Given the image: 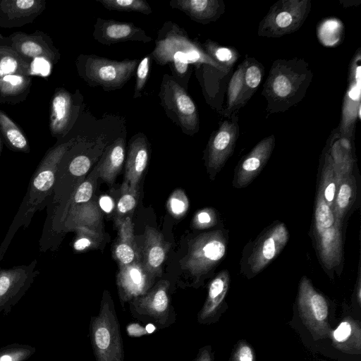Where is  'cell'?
<instances>
[{
  "instance_id": "8fae6325",
  "label": "cell",
  "mask_w": 361,
  "mask_h": 361,
  "mask_svg": "<svg viewBox=\"0 0 361 361\" xmlns=\"http://www.w3.org/2000/svg\"><path fill=\"white\" fill-rule=\"evenodd\" d=\"M159 97L166 113L188 135H192L199 130L198 111L194 102L185 89L174 78L164 75Z\"/></svg>"
},
{
  "instance_id": "ffe728a7",
  "label": "cell",
  "mask_w": 361,
  "mask_h": 361,
  "mask_svg": "<svg viewBox=\"0 0 361 361\" xmlns=\"http://www.w3.org/2000/svg\"><path fill=\"white\" fill-rule=\"evenodd\" d=\"M49 109L50 133L53 137H63L71 128L78 113L73 95L63 88L56 89Z\"/></svg>"
},
{
  "instance_id": "836d02e7",
  "label": "cell",
  "mask_w": 361,
  "mask_h": 361,
  "mask_svg": "<svg viewBox=\"0 0 361 361\" xmlns=\"http://www.w3.org/2000/svg\"><path fill=\"white\" fill-rule=\"evenodd\" d=\"M342 179L338 175L329 150L326 152L322 169L319 190L328 205L332 209L338 187Z\"/></svg>"
},
{
  "instance_id": "8992f818",
  "label": "cell",
  "mask_w": 361,
  "mask_h": 361,
  "mask_svg": "<svg viewBox=\"0 0 361 361\" xmlns=\"http://www.w3.org/2000/svg\"><path fill=\"white\" fill-rule=\"evenodd\" d=\"M228 233L214 230L201 233L193 238L187 255L180 261L181 268L190 272L199 283L213 271L226 254Z\"/></svg>"
},
{
  "instance_id": "ab89813d",
  "label": "cell",
  "mask_w": 361,
  "mask_h": 361,
  "mask_svg": "<svg viewBox=\"0 0 361 361\" xmlns=\"http://www.w3.org/2000/svg\"><path fill=\"white\" fill-rule=\"evenodd\" d=\"M137 197V191L130 188L127 182H123L121 186V195L117 203V214L118 218H123L126 214L134 209Z\"/></svg>"
},
{
  "instance_id": "681fc988",
  "label": "cell",
  "mask_w": 361,
  "mask_h": 361,
  "mask_svg": "<svg viewBox=\"0 0 361 361\" xmlns=\"http://www.w3.org/2000/svg\"><path fill=\"white\" fill-rule=\"evenodd\" d=\"M355 298L357 299V301L360 305L361 304V286H360V269L358 272L357 279L355 284Z\"/></svg>"
},
{
  "instance_id": "4fadbf2b",
  "label": "cell",
  "mask_w": 361,
  "mask_h": 361,
  "mask_svg": "<svg viewBox=\"0 0 361 361\" xmlns=\"http://www.w3.org/2000/svg\"><path fill=\"white\" fill-rule=\"evenodd\" d=\"M37 259L28 264L4 269L0 267V312L8 314L39 274Z\"/></svg>"
},
{
  "instance_id": "52a82bcc",
  "label": "cell",
  "mask_w": 361,
  "mask_h": 361,
  "mask_svg": "<svg viewBox=\"0 0 361 361\" xmlns=\"http://www.w3.org/2000/svg\"><path fill=\"white\" fill-rule=\"evenodd\" d=\"M137 60L115 61L96 55H80L77 60L79 75L91 86L105 90L121 88L134 75Z\"/></svg>"
},
{
  "instance_id": "f907efd6",
  "label": "cell",
  "mask_w": 361,
  "mask_h": 361,
  "mask_svg": "<svg viewBox=\"0 0 361 361\" xmlns=\"http://www.w3.org/2000/svg\"><path fill=\"white\" fill-rule=\"evenodd\" d=\"M2 147H3V140H2L1 136L0 135V158H1V152H2Z\"/></svg>"
},
{
  "instance_id": "603a6c76",
  "label": "cell",
  "mask_w": 361,
  "mask_h": 361,
  "mask_svg": "<svg viewBox=\"0 0 361 361\" xmlns=\"http://www.w3.org/2000/svg\"><path fill=\"white\" fill-rule=\"evenodd\" d=\"M149 159L147 139L142 134L137 135L130 141L126 164L125 182L130 188L137 191L142 175L146 169Z\"/></svg>"
},
{
  "instance_id": "8d00e7d4",
  "label": "cell",
  "mask_w": 361,
  "mask_h": 361,
  "mask_svg": "<svg viewBox=\"0 0 361 361\" xmlns=\"http://www.w3.org/2000/svg\"><path fill=\"white\" fill-rule=\"evenodd\" d=\"M104 7L109 10L118 11H135L149 15L152 8L144 0H97Z\"/></svg>"
},
{
  "instance_id": "9a60e30c",
  "label": "cell",
  "mask_w": 361,
  "mask_h": 361,
  "mask_svg": "<svg viewBox=\"0 0 361 361\" xmlns=\"http://www.w3.org/2000/svg\"><path fill=\"white\" fill-rule=\"evenodd\" d=\"M4 39L16 52L32 61L40 59L52 65L60 59L61 54L51 39L42 31L32 34L15 32Z\"/></svg>"
},
{
  "instance_id": "e0dca14e",
  "label": "cell",
  "mask_w": 361,
  "mask_h": 361,
  "mask_svg": "<svg viewBox=\"0 0 361 361\" xmlns=\"http://www.w3.org/2000/svg\"><path fill=\"white\" fill-rule=\"evenodd\" d=\"M275 142V136L269 135L261 140L240 159L232 181L235 188H245L258 176L270 158Z\"/></svg>"
},
{
  "instance_id": "44dd1931",
  "label": "cell",
  "mask_w": 361,
  "mask_h": 361,
  "mask_svg": "<svg viewBox=\"0 0 361 361\" xmlns=\"http://www.w3.org/2000/svg\"><path fill=\"white\" fill-rule=\"evenodd\" d=\"M229 284L230 275L227 270H222L210 281L205 302L197 314L199 324H209L218 320L225 305Z\"/></svg>"
},
{
  "instance_id": "f6af8a7d",
  "label": "cell",
  "mask_w": 361,
  "mask_h": 361,
  "mask_svg": "<svg viewBox=\"0 0 361 361\" xmlns=\"http://www.w3.org/2000/svg\"><path fill=\"white\" fill-rule=\"evenodd\" d=\"M255 353L245 341H240L235 345L230 361H255Z\"/></svg>"
},
{
  "instance_id": "4dcf8cb0",
  "label": "cell",
  "mask_w": 361,
  "mask_h": 361,
  "mask_svg": "<svg viewBox=\"0 0 361 361\" xmlns=\"http://www.w3.org/2000/svg\"><path fill=\"white\" fill-rule=\"evenodd\" d=\"M356 195V180L355 176L351 174L341 181L332 207L336 223L341 228L346 214L355 200Z\"/></svg>"
},
{
  "instance_id": "7c38bea8",
  "label": "cell",
  "mask_w": 361,
  "mask_h": 361,
  "mask_svg": "<svg viewBox=\"0 0 361 361\" xmlns=\"http://www.w3.org/2000/svg\"><path fill=\"white\" fill-rule=\"evenodd\" d=\"M237 113L221 122L208 142L205 164L211 178L215 177L233 152L240 133Z\"/></svg>"
},
{
  "instance_id": "bcb514c9",
  "label": "cell",
  "mask_w": 361,
  "mask_h": 361,
  "mask_svg": "<svg viewBox=\"0 0 361 361\" xmlns=\"http://www.w3.org/2000/svg\"><path fill=\"white\" fill-rule=\"evenodd\" d=\"M91 162L90 159L85 155L75 157L70 162L68 171L74 176H82L90 169Z\"/></svg>"
},
{
  "instance_id": "7bdbcfd3",
  "label": "cell",
  "mask_w": 361,
  "mask_h": 361,
  "mask_svg": "<svg viewBox=\"0 0 361 361\" xmlns=\"http://www.w3.org/2000/svg\"><path fill=\"white\" fill-rule=\"evenodd\" d=\"M188 206V200L181 190L174 191L168 202L170 212L173 215L178 217L183 216L187 212Z\"/></svg>"
},
{
  "instance_id": "c3c4849f",
  "label": "cell",
  "mask_w": 361,
  "mask_h": 361,
  "mask_svg": "<svg viewBox=\"0 0 361 361\" xmlns=\"http://www.w3.org/2000/svg\"><path fill=\"white\" fill-rule=\"evenodd\" d=\"M99 205L104 212H111L114 207V202L111 197L102 196L99 200Z\"/></svg>"
},
{
  "instance_id": "83f0119b",
  "label": "cell",
  "mask_w": 361,
  "mask_h": 361,
  "mask_svg": "<svg viewBox=\"0 0 361 361\" xmlns=\"http://www.w3.org/2000/svg\"><path fill=\"white\" fill-rule=\"evenodd\" d=\"M125 140L118 137L106 149L96 172L108 184H113L122 169L125 159Z\"/></svg>"
},
{
  "instance_id": "f1b7e54d",
  "label": "cell",
  "mask_w": 361,
  "mask_h": 361,
  "mask_svg": "<svg viewBox=\"0 0 361 361\" xmlns=\"http://www.w3.org/2000/svg\"><path fill=\"white\" fill-rule=\"evenodd\" d=\"M32 85L31 75H7L0 79V103L16 104L27 97Z\"/></svg>"
},
{
  "instance_id": "60d3db41",
  "label": "cell",
  "mask_w": 361,
  "mask_h": 361,
  "mask_svg": "<svg viewBox=\"0 0 361 361\" xmlns=\"http://www.w3.org/2000/svg\"><path fill=\"white\" fill-rule=\"evenodd\" d=\"M151 54L147 55L138 63L136 68V81L133 97H140L149 75Z\"/></svg>"
},
{
  "instance_id": "3957f363",
  "label": "cell",
  "mask_w": 361,
  "mask_h": 361,
  "mask_svg": "<svg viewBox=\"0 0 361 361\" xmlns=\"http://www.w3.org/2000/svg\"><path fill=\"white\" fill-rule=\"evenodd\" d=\"M151 56L159 65L169 64L174 75L180 80L190 73V64L196 66L207 64L224 73H228L210 58L200 44L190 39L185 30L173 22H166L159 32Z\"/></svg>"
},
{
  "instance_id": "5b68a950",
  "label": "cell",
  "mask_w": 361,
  "mask_h": 361,
  "mask_svg": "<svg viewBox=\"0 0 361 361\" xmlns=\"http://www.w3.org/2000/svg\"><path fill=\"white\" fill-rule=\"evenodd\" d=\"M289 232L283 222L275 221L265 228L243 249L240 273L248 279L259 274L286 246Z\"/></svg>"
},
{
  "instance_id": "7402d4cb",
  "label": "cell",
  "mask_w": 361,
  "mask_h": 361,
  "mask_svg": "<svg viewBox=\"0 0 361 361\" xmlns=\"http://www.w3.org/2000/svg\"><path fill=\"white\" fill-rule=\"evenodd\" d=\"M169 247L170 244L165 241L161 233L152 227H146L141 262L154 278L161 274V267Z\"/></svg>"
},
{
  "instance_id": "d6a6232c",
  "label": "cell",
  "mask_w": 361,
  "mask_h": 361,
  "mask_svg": "<svg viewBox=\"0 0 361 361\" xmlns=\"http://www.w3.org/2000/svg\"><path fill=\"white\" fill-rule=\"evenodd\" d=\"M0 135L9 149L26 154L30 152L29 142L23 131L1 109Z\"/></svg>"
},
{
  "instance_id": "b9f144b4",
  "label": "cell",
  "mask_w": 361,
  "mask_h": 361,
  "mask_svg": "<svg viewBox=\"0 0 361 361\" xmlns=\"http://www.w3.org/2000/svg\"><path fill=\"white\" fill-rule=\"evenodd\" d=\"M217 221L216 211L212 208H204L195 214L192 219V226L197 229H204L214 226Z\"/></svg>"
},
{
  "instance_id": "2e32d148",
  "label": "cell",
  "mask_w": 361,
  "mask_h": 361,
  "mask_svg": "<svg viewBox=\"0 0 361 361\" xmlns=\"http://www.w3.org/2000/svg\"><path fill=\"white\" fill-rule=\"evenodd\" d=\"M154 279L145 269L140 259L119 266L116 285L122 306L145 294L154 285Z\"/></svg>"
},
{
  "instance_id": "74e56055",
  "label": "cell",
  "mask_w": 361,
  "mask_h": 361,
  "mask_svg": "<svg viewBox=\"0 0 361 361\" xmlns=\"http://www.w3.org/2000/svg\"><path fill=\"white\" fill-rule=\"evenodd\" d=\"M36 352L29 344L10 343L0 348V361H26Z\"/></svg>"
},
{
  "instance_id": "ac0fdd59",
  "label": "cell",
  "mask_w": 361,
  "mask_h": 361,
  "mask_svg": "<svg viewBox=\"0 0 361 361\" xmlns=\"http://www.w3.org/2000/svg\"><path fill=\"white\" fill-rule=\"evenodd\" d=\"M45 8L44 0H0V27L13 28L31 23Z\"/></svg>"
},
{
  "instance_id": "1f68e13d",
  "label": "cell",
  "mask_w": 361,
  "mask_h": 361,
  "mask_svg": "<svg viewBox=\"0 0 361 361\" xmlns=\"http://www.w3.org/2000/svg\"><path fill=\"white\" fill-rule=\"evenodd\" d=\"M244 62L239 64L233 74L228 86L226 109L224 114L230 116L243 106L251 97L244 81Z\"/></svg>"
},
{
  "instance_id": "277c9868",
  "label": "cell",
  "mask_w": 361,
  "mask_h": 361,
  "mask_svg": "<svg viewBox=\"0 0 361 361\" xmlns=\"http://www.w3.org/2000/svg\"><path fill=\"white\" fill-rule=\"evenodd\" d=\"M89 335L96 361H124L120 324L107 291L103 293L98 314L90 318Z\"/></svg>"
},
{
  "instance_id": "7a4b0ae2",
  "label": "cell",
  "mask_w": 361,
  "mask_h": 361,
  "mask_svg": "<svg viewBox=\"0 0 361 361\" xmlns=\"http://www.w3.org/2000/svg\"><path fill=\"white\" fill-rule=\"evenodd\" d=\"M312 77L311 68L303 59L274 61L262 92L267 102V112H284L299 103L305 97Z\"/></svg>"
},
{
  "instance_id": "30bf717a",
  "label": "cell",
  "mask_w": 361,
  "mask_h": 361,
  "mask_svg": "<svg viewBox=\"0 0 361 361\" xmlns=\"http://www.w3.org/2000/svg\"><path fill=\"white\" fill-rule=\"evenodd\" d=\"M297 306L302 322L314 340L330 337L332 329L328 319V302L305 276L299 283Z\"/></svg>"
},
{
  "instance_id": "e575fe53",
  "label": "cell",
  "mask_w": 361,
  "mask_h": 361,
  "mask_svg": "<svg viewBox=\"0 0 361 361\" xmlns=\"http://www.w3.org/2000/svg\"><path fill=\"white\" fill-rule=\"evenodd\" d=\"M202 47L210 58L228 72L239 57L238 52L235 49L223 47L210 39H207Z\"/></svg>"
},
{
  "instance_id": "7dc6e473",
  "label": "cell",
  "mask_w": 361,
  "mask_h": 361,
  "mask_svg": "<svg viewBox=\"0 0 361 361\" xmlns=\"http://www.w3.org/2000/svg\"><path fill=\"white\" fill-rule=\"evenodd\" d=\"M194 361H214L213 353L210 345L200 348Z\"/></svg>"
},
{
  "instance_id": "d590c367",
  "label": "cell",
  "mask_w": 361,
  "mask_h": 361,
  "mask_svg": "<svg viewBox=\"0 0 361 361\" xmlns=\"http://www.w3.org/2000/svg\"><path fill=\"white\" fill-rule=\"evenodd\" d=\"M244 81L250 97L256 92L264 75V66L255 58L246 57L243 61Z\"/></svg>"
},
{
  "instance_id": "f35d334b",
  "label": "cell",
  "mask_w": 361,
  "mask_h": 361,
  "mask_svg": "<svg viewBox=\"0 0 361 361\" xmlns=\"http://www.w3.org/2000/svg\"><path fill=\"white\" fill-rule=\"evenodd\" d=\"M75 238L73 243V249L77 252L85 251L98 246L103 238L101 233L85 228H77Z\"/></svg>"
},
{
  "instance_id": "9c48e42d",
  "label": "cell",
  "mask_w": 361,
  "mask_h": 361,
  "mask_svg": "<svg viewBox=\"0 0 361 361\" xmlns=\"http://www.w3.org/2000/svg\"><path fill=\"white\" fill-rule=\"evenodd\" d=\"M310 0H280L272 5L259 23L258 35L280 37L303 25L311 9Z\"/></svg>"
},
{
  "instance_id": "4316f807",
  "label": "cell",
  "mask_w": 361,
  "mask_h": 361,
  "mask_svg": "<svg viewBox=\"0 0 361 361\" xmlns=\"http://www.w3.org/2000/svg\"><path fill=\"white\" fill-rule=\"evenodd\" d=\"M332 345L350 355L361 354V325L350 317L344 319L330 334Z\"/></svg>"
},
{
  "instance_id": "5bb4252c",
  "label": "cell",
  "mask_w": 361,
  "mask_h": 361,
  "mask_svg": "<svg viewBox=\"0 0 361 361\" xmlns=\"http://www.w3.org/2000/svg\"><path fill=\"white\" fill-rule=\"evenodd\" d=\"M360 51L353 56L349 68L348 85L344 95L338 134L341 137H353L357 120L360 118Z\"/></svg>"
},
{
  "instance_id": "f546056e",
  "label": "cell",
  "mask_w": 361,
  "mask_h": 361,
  "mask_svg": "<svg viewBox=\"0 0 361 361\" xmlns=\"http://www.w3.org/2000/svg\"><path fill=\"white\" fill-rule=\"evenodd\" d=\"M32 60L20 56L0 34V79L7 75H31Z\"/></svg>"
},
{
  "instance_id": "484cf974",
  "label": "cell",
  "mask_w": 361,
  "mask_h": 361,
  "mask_svg": "<svg viewBox=\"0 0 361 361\" xmlns=\"http://www.w3.org/2000/svg\"><path fill=\"white\" fill-rule=\"evenodd\" d=\"M116 224L118 229V237L113 248L114 259L119 266L130 264L140 259L136 245L133 225L130 219H116Z\"/></svg>"
},
{
  "instance_id": "d6986e66",
  "label": "cell",
  "mask_w": 361,
  "mask_h": 361,
  "mask_svg": "<svg viewBox=\"0 0 361 361\" xmlns=\"http://www.w3.org/2000/svg\"><path fill=\"white\" fill-rule=\"evenodd\" d=\"M93 32L94 38L105 45L121 42L140 41L149 42L152 38L133 23L97 18Z\"/></svg>"
},
{
  "instance_id": "ee69618b",
  "label": "cell",
  "mask_w": 361,
  "mask_h": 361,
  "mask_svg": "<svg viewBox=\"0 0 361 361\" xmlns=\"http://www.w3.org/2000/svg\"><path fill=\"white\" fill-rule=\"evenodd\" d=\"M94 191L93 180L90 178L82 182L74 191L67 205L87 202Z\"/></svg>"
},
{
  "instance_id": "cb8c5ba5",
  "label": "cell",
  "mask_w": 361,
  "mask_h": 361,
  "mask_svg": "<svg viewBox=\"0 0 361 361\" xmlns=\"http://www.w3.org/2000/svg\"><path fill=\"white\" fill-rule=\"evenodd\" d=\"M64 213L65 228L68 231L77 228H85L102 233V216L100 210L93 202L69 204Z\"/></svg>"
},
{
  "instance_id": "6da1fadb",
  "label": "cell",
  "mask_w": 361,
  "mask_h": 361,
  "mask_svg": "<svg viewBox=\"0 0 361 361\" xmlns=\"http://www.w3.org/2000/svg\"><path fill=\"white\" fill-rule=\"evenodd\" d=\"M72 142H63L49 149L39 162L29 182L18 212L0 245V262L17 231L27 228L34 214L48 204L54 190L56 172Z\"/></svg>"
},
{
  "instance_id": "ba28073f",
  "label": "cell",
  "mask_w": 361,
  "mask_h": 361,
  "mask_svg": "<svg viewBox=\"0 0 361 361\" xmlns=\"http://www.w3.org/2000/svg\"><path fill=\"white\" fill-rule=\"evenodd\" d=\"M170 285L168 280H159L145 294L130 301L129 309L132 316L159 329L172 325L176 314L170 298Z\"/></svg>"
},
{
  "instance_id": "d4e9b609",
  "label": "cell",
  "mask_w": 361,
  "mask_h": 361,
  "mask_svg": "<svg viewBox=\"0 0 361 361\" xmlns=\"http://www.w3.org/2000/svg\"><path fill=\"white\" fill-rule=\"evenodd\" d=\"M172 8L184 12L192 20L200 23H209L216 20L225 11L221 0H172Z\"/></svg>"
}]
</instances>
